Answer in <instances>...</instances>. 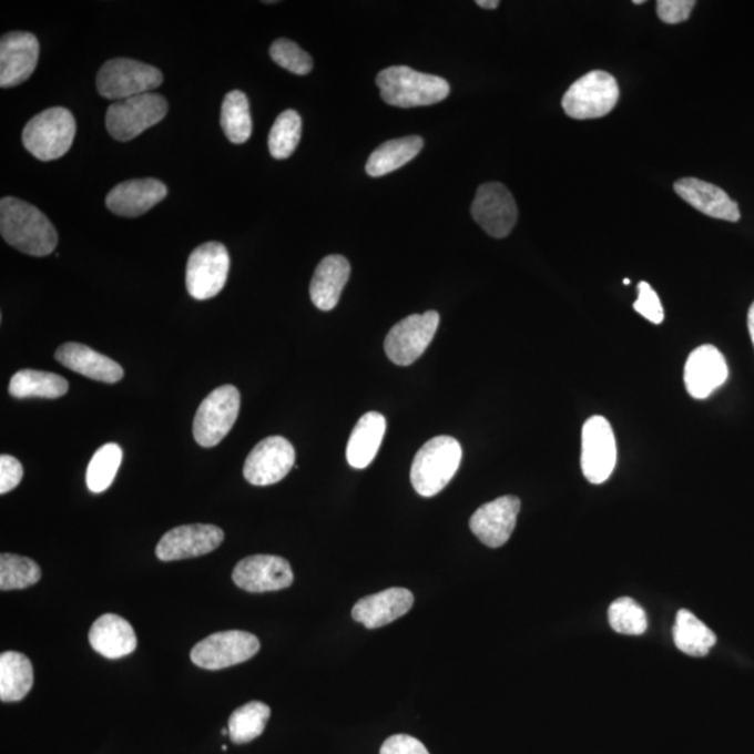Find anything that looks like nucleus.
Masks as SVG:
<instances>
[{"label": "nucleus", "mask_w": 754, "mask_h": 754, "mask_svg": "<svg viewBox=\"0 0 754 754\" xmlns=\"http://www.w3.org/2000/svg\"><path fill=\"white\" fill-rule=\"evenodd\" d=\"M422 147L424 140L419 136L390 140L370 154L366 172L374 177L391 174L393 171L401 169L417 157Z\"/></svg>", "instance_id": "obj_28"}, {"label": "nucleus", "mask_w": 754, "mask_h": 754, "mask_svg": "<svg viewBox=\"0 0 754 754\" xmlns=\"http://www.w3.org/2000/svg\"><path fill=\"white\" fill-rule=\"evenodd\" d=\"M295 449L282 436H271L257 444L244 466V477L255 487L282 481L295 466Z\"/></svg>", "instance_id": "obj_14"}, {"label": "nucleus", "mask_w": 754, "mask_h": 754, "mask_svg": "<svg viewBox=\"0 0 754 754\" xmlns=\"http://www.w3.org/2000/svg\"><path fill=\"white\" fill-rule=\"evenodd\" d=\"M233 580L247 592H268L287 589L294 583V573L284 558L253 554L235 566Z\"/></svg>", "instance_id": "obj_17"}, {"label": "nucleus", "mask_w": 754, "mask_h": 754, "mask_svg": "<svg viewBox=\"0 0 754 754\" xmlns=\"http://www.w3.org/2000/svg\"><path fill=\"white\" fill-rule=\"evenodd\" d=\"M608 619H610L611 628L621 634L640 635L649 628L648 615L643 608L628 597L612 602Z\"/></svg>", "instance_id": "obj_36"}, {"label": "nucleus", "mask_w": 754, "mask_h": 754, "mask_svg": "<svg viewBox=\"0 0 754 754\" xmlns=\"http://www.w3.org/2000/svg\"><path fill=\"white\" fill-rule=\"evenodd\" d=\"M694 7V0H660L656 2V13L664 23L679 24L691 18Z\"/></svg>", "instance_id": "obj_39"}, {"label": "nucleus", "mask_w": 754, "mask_h": 754, "mask_svg": "<svg viewBox=\"0 0 754 754\" xmlns=\"http://www.w3.org/2000/svg\"><path fill=\"white\" fill-rule=\"evenodd\" d=\"M381 99L400 108L427 106L447 99L450 85L439 75L419 73L408 67L381 70L376 78Z\"/></svg>", "instance_id": "obj_2"}, {"label": "nucleus", "mask_w": 754, "mask_h": 754, "mask_svg": "<svg viewBox=\"0 0 754 754\" xmlns=\"http://www.w3.org/2000/svg\"><path fill=\"white\" fill-rule=\"evenodd\" d=\"M633 3H634V4H643V3H644V0H634Z\"/></svg>", "instance_id": "obj_44"}, {"label": "nucleus", "mask_w": 754, "mask_h": 754, "mask_svg": "<svg viewBox=\"0 0 754 754\" xmlns=\"http://www.w3.org/2000/svg\"><path fill=\"white\" fill-rule=\"evenodd\" d=\"M261 650V641L255 634L228 630L208 635L193 648V664L203 670L218 671L224 668L242 664Z\"/></svg>", "instance_id": "obj_10"}, {"label": "nucleus", "mask_w": 754, "mask_h": 754, "mask_svg": "<svg viewBox=\"0 0 754 754\" xmlns=\"http://www.w3.org/2000/svg\"><path fill=\"white\" fill-rule=\"evenodd\" d=\"M55 359L64 368L75 371L96 381L104 384H118L122 380V366L115 360L105 357L93 348L79 343H67L59 347Z\"/></svg>", "instance_id": "obj_23"}, {"label": "nucleus", "mask_w": 754, "mask_h": 754, "mask_svg": "<svg viewBox=\"0 0 754 754\" xmlns=\"http://www.w3.org/2000/svg\"><path fill=\"white\" fill-rule=\"evenodd\" d=\"M412 605V592L397 587L359 600L353 608V618L368 629L384 628L406 615Z\"/></svg>", "instance_id": "obj_22"}, {"label": "nucleus", "mask_w": 754, "mask_h": 754, "mask_svg": "<svg viewBox=\"0 0 754 754\" xmlns=\"http://www.w3.org/2000/svg\"><path fill=\"white\" fill-rule=\"evenodd\" d=\"M163 82L160 69L128 58L111 59L96 74V89L102 99L115 101L153 93Z\"/></svg>", "instance_id": "obj_5"}, {"label": "nucleus", "mask_w": 754, "mask_h": 754, "mask_svg": "<svg viewBox=\"0 0 754 754\" xmlns=\"http://www.w3.org/2000/svg\"><path fill=\"white\" fill-rule=\"evenodd\" d=\"M40 58V42L31 32H8L0 40V88L12 89L31 78Z\"/></svg>", "instance_id": "obj_15"}, {"label": "nucleus", "mask_w": 754, "mask_h": 754, "mask_svg": "<svg viewBox=\"0 0 754 754\" xmlns=\"http://www.w3.org/2000/svg\"><path fill=\"white\" fill-rule=\"evenodd\" d=\"M241 409L240 390L224 385L210 393L193 421V436L202 447H214L233 429Z\"/></svg>", "instance_id": "obj_8"}, {"label": "nucleus", "mask_w": 754, "mask_h": 754, "mask_svg": "<svg viewBox=\"0 0 754 754\" xmlns=\"http://www.w3.org/2000/svg\"><path fill=\"white\" fill-rule=\"evenodd\" d=\"M75 136L73 113L67 108L55 106L38 113L27 123L23 144L27 151L40 161L63 157L72 147Z\"/></svg>", "instance_id": "obj_4"}, {"label": "nucleus", "mask_w": 754, "mask_h": 754, "mask_svg": "<svg viewBox=\"0 0 754 754\" xmlns=\"http://www.w3.org/2000/svg\"><path fill=\"white\" fill-rule=\"evenodd\" d=\"M619 85L611 73L594 70L572 84L563 95L566 115L573 120H597L611 113L619 100Z\"/></svg>", "instance_id": "obj_6"}, {"label": "nucleus", "mask_w": 754, "mask_h": 754, "mask_svg": "<svg viewBox=\"0 0 754 754\" xmlns=\"http://www.w3.org/2000/svg\"><path fill=\"white\" fill-rule=\"evenodd\" d=\"M387 422L384 415L368 412L360 417L357 427L354 428L347 446V460L349 466L363 470L375 460L381 441H384Z\"/></svg>", "instance_id": "obj_26"}, {"label": "nucleus", "mask_w": 754, "mask_h": 754, "mask_svg": "<svg viewBox=\"0 0 754 754\" xmlns=\"http://www.w3.org/2000/svg\"><path fill=\"white\" fill-rule=\"evenodd\" d=\"M520 509V499L510 495L481 506L470 520L473 536L489 548L503 547L513 534Z\"/></svg>", "instance_id": "obj_18"}, {"label": "nucleus", "mask_w": 754, "mask_h": 754, "mask_svg": "<svg viewBox=\"0 0 754 754\" xmlns=\"http://www.w3.org/2000/svg\"><path fill=\"white\" fill-rule=\"evenodd\" d=\"M271 57L274 62L284 69L289 70L291 73L305 75L310 73L314 68V61L309 53H306L295 42L279 38L274 41L271 48Z\"/></svg>", "instance_id": "obj_37"}, {"label": "nucleus", "mask_w": 754, "mask_h": 754, "mask_svg": "<svg viewBox=\"0 0 754 754\" xmlns=\"http://www.w3.org/2000/svg\"><path fill=\"white\" fill-rule=\"evenodd\" d=\"M462 449L455 438L438 436L425 444L411 467L412 487L421 497L432 498L444 490L459 470Z\"/></svg>", "instance_id": "obj_3"}, {"label": "nucleus", "mask_w": 754, "mask_h": 754, "mask_svg": "<svg viewBox=\"0 0 754 754\" xmlns=\"http://www.w3.org/2000/svg\"><path fill=\"white\" fill-rule=\"evenodd\" d=\"M472 218L493 238H506L514 228L519 212L513 195L502 183H483L471 206Z\"/></svg>", "instance_id": "obj_13"}, {"label": "nucleus", "mask_w": 754, "mask_h": 754, "mask_svg": "<svg viewBox=\"0 0 754 754\" xmlns=\"http://www.w3.org/2000/svg\"><path fill=\"white\" fill-rule=\"evenodd\" d=\"M351 266L346 257L330 255L317 264L310 283V299L320 310L336 308L339 296L348 283Z\"/></svg>", "instance_id": "obj_25"}, {"label": "nucleus", "mask_w": 754, "mask_h": 754, "mask_svg": "<svg viewBox=\"0 0 754 754\" xmlns=\"http://www.w3.org/2000/svg\"><path fill=\"white\" fill-rule=\"evenodd\" d=\"M380 754H430L421 741L409 735H393L381 745Z\"/></svg>", "instance_id": "obj_41"}, {"label": "nucleus", "mask_w": 754, "mask_h": 754, "mask_svg": "<svg viewBox=\"0 0 754 754\" xmlns=\"http://www.w3.org/2000/svg\"><path fill=\"white\" fill-rule=\"evenodd\" d=\"M230 267V253L220 242L196 247L187 258V293L197 300L214 298L225 287Z\"/></svg>", "instance_id": "obj_9"}, {"label": "nucleus", "mask_w": 754, "mask_h": 754, "mask_svg": "<svg viewBox=\"0 0 754 754\" xmlns=\"http://www.w3.org/2000/svg\"><path fill=\"white\" fill-rule=\"evenodd\" d=\"M302 133L299 113L288 110L282 113L274 122L268 136V150L276 160H285L293 155L298 147Z\"/></svg>", "instance_id": "obj_35"}, {"label": "nucleus", "mask_w": 754, "mask_h": 754, "mask_svg": "<svg viewBox=\"0 0 754 754\" xmlns=\"http://www.w3.org/2000/svg\"><path fill=\"white\" fill-rule=\"evenodd\" d=\"M89 641L96 653L110 660L122 659L137 648L132 624L113 613H105L96 619L90 629Z\"/></svg>", "instance_id": "obj_24"}, {"label": "nucleus", "mask_w": 754, "mask_h": 754, "mask_svg": "<svg viewBox=\"0 0 754 754\" xmlns=\"http://www.w3.org/2000/svg\"><path fill=\"white\" fill-rule=\"evenodd\" d=\"M617 439L607 418L595 415L587 419L581 434V468L587 481L601 485L617 466Z\"/></svg>", "instance_id": "obj_11"}, {"label": "nucleus", "mask_w": 754, "mask_h": 754, "mask_svg": "<svg viewBox=\"0 0 754 754\" xmlns=\"http://www.w3.org/2000/svg\"><path fill=\"white\" fill-rule=\"evenodd\" d=\"M224 541V531L212 524H188L174 528L161 538L155 554L163 562L203 557L215 551Z\"/></svg>", "instance_id": "obj_16"}, {"label": "nucleus", "mask_w": 754, "mask_h": 754, "mask_svg": "<svg viewBox=\"0 0 754 754\" xmlns=\"http://www.w3.org/2000/svg\"><path fill=\"white\" fill-rule=\"evenodd\" d=\"M23 473V466L18 459L9 455L0 456V493L7 495L18 488Z\"/></svg>", "instance_id": "obj_40"}, {"label": "nucleus", "mask_w": 754, "mask_h": 754, "mask_svg": "<svg viewBox=\"0 0 754 754\" xmlns=\"http://www.w3.org/2000/svg\"><path fill=\"white\" fill-rule=\"evenodd\" d=\"M676 195L700 213L711 218L737 223L741 220L740 206L726 195L723 188L697 177H683L675 183Z\"/></svg>", "instance_id": "obj_21"}, {"label": "nucleus", "mask_w": 754, "mask_h": 754, "mask_svg": "<svg viewBox=\"0 0 754 754\" xmlns=\"http://www.w3.org/2000/svg\"><path fill=\"white\" fill-rule=\"evenodd\" d=\"M122 449L116 444H106L94 452L91 459L85 482L91 492L101 493L111 487L122 462Z\"/></svg>", "instance_id": "obj_33"}, {"label": "nucleus", "mask_w": 754, "mask_h": 754, "mask_svg": "<svg viewBox=\"0 0 754 754\" xmlns=\"http://www.w3.org/2000/svg\"><path fill=\"white\" fill-rule=\"evenodd\" d=\"M169 112V102L163 95L147 93L132 99L113 102L108 108L105 125L118 142H129L151 126L157 125Z\"/></svg>", "instance_id": "obj_7"}, {"label": "nucleus", "mask_w": 754, "mask_h": 754, "mask_svg": "<svg viewBox=\"0 0 754 754\" xmlns=\"http://www.w3.org/2000/svg\"><path fill=\"white\" fill-rule=\"evenodd\" d=\"M477 4L479 8L493 10L499 7L500 2L499 0H478Z\"/></svg>", "instance_id": "obj_43"}, {"label": "nucleus", "mask_w": 754, "mask_h": 754, "mask_svg": "<svg viewBox=\"0 0 754 754\" xmlns=\"http://www.w3.org/2000/svg\"><path fill=\"white\" fill-rule=\"evenodd\" d=\"M272 710L262 702H249L235 710L230 716L228 730L231 741L236 745H245L255 741L266 730Z\"/></svg>", "instance_id": "obj_32"}, {"label": "nucleus", "mask_w": 754, "mask_h": 754, "mask_svg": "<svg viewBox=\"0 0 754 754\" xmlns=\"http://www.w3.org/2000/svg\"><path fill=\"white\" fill-rule=\"evenodd\" d=\"M0 234L7 244L30 256L51 255L58 246V233L50 218L16 197L0 202Z\"/></svg>", "instance_id": "obj_1"}, {"label": "nucleus", "mask_w": 754, "mask_h": 754, "mask_svg": "<svg viewBox=\"0 0 754 754\" xmlns=\"http://www.w3.org/2000/svg\"><path fill=\"white\" fill-rule=\"evenodd\" d=\"M747 327H748V333H751L752 342H753V347H754V302L751 306V309H748V315H747Z\"/></svg>", "instance_id": "obj_42"}, {"label": "nucleus", "mask_w": 754, "mask_h": 754, "mask_svg": "<svg viewBox=\"0 0 754 754\" xmlns=\"http://www.w3.org/2000/svg\"><path fill=\"white\" fill-rule=\"evenodd\" d=\"M673 641L677 650L692 656H704L716 643V635L691 611L677 612L673 626Z\"/></svg>", "instance_id": "obj_30"}, {"label": "nucleus", "mask_w": 754, "mask_h": 754, "mask_svg": "<svg viewBox=\"0 0 754 754\" xmlns=\"http://www.w3.org/2000/svg\"><path fill=\"white\" fill-rule=\"evenodd\" d=\"M638 291L639 298L634 302V310L653 325H661L664 322V308H662L659 294L651 288L649 283L644 282L639 284Z\"/></svg>", "instance_id": "obj_38"}, {"label": "nucleus", "mask_w": 754, "mask_h": 754, "mask_svg": "<svg viewBox=\"0 0 754 754\" xmlns=\"http://www.w3.org/2000/svg\"><path fill=\"white\" fill-rule=\"evenodd\" d=\"M34 671L24 654L7 651L0 655V700L20 702L31 691Z\"/></svg>", "instance_id": "obj_27"}, {"label": "nucleus", "mask_w": 754, "mask_h": 754, "mask_svg": "<svg viewBox=\"0 0 754 754\" xmlns=\"http://www.w3.org/2000/svg\"><path fill=\"white\" fill-rule=\"evenodd\" d=\"M221 126L231 143L244 144L252 136L249 101L242 91H231L221 106Z\"/></svg>", "instance_id": "obj_31"}, {"label": "nucleus", "mask_w": 754, "mask_h": 754, "mask_svg": "<svg viewBox=\"0 0 754 754\" xmlns=\"http://www.w3.org/2000/svg\"><path fill=\"white\" fill-rule=\"evenodd\" d=\"M623 284H626V285H629V284H630V279H629V278H626V279H623Z\"/></svg>", "instance_id": "obj_45"}, {"label": "nucleus", "mask_w": 754, "mask_h": 754, "mask_svg": "<svg viewBox=\"0 0 754 754\" xmlns=\"http://www.w3.org/2000/svg\"><path fill=\"white\" fill-rule=\"evenodd\" d=\"M728 379V365L714 346H702L689 355L685 366V385L689 395L704 400Z\"/></svg>", "instance_id": "obj_19"}, {"label": "nucleus", "mask_w": 754, "mask_h": 754, "mask_svg": "<svg viewBox=\"0 0 754 754\" xmlns=\"http://www.w3.org/2000/svg\"><path fill=\"white\" fill-rule=\"evenodd\" d=\"M169 188L154 177L120 183L105 198L106 207L121 217H139L163 202Z\"/></svg>", "instance_id": "obj_20"}, {"label": "nucleus", "mask_w": 754, "mask_h": 754, "mask_svg": "<svg viewBox=\"0 0 754 754\" xmlns=\"http://www.w3.org/2000/svg\"><path fill=\"white\" fill-rule=\"evenodd\" d=\"M439 323L440 316L435 310L411 315L398 322L385 339L387 357L396 365L414 364L432 343Z\"/></svg>", "instance_id": "obj_12"}, {"label": "nucleus", "mask_w": 754, "mask_h": 754, "mask_svg": "<svg viewBox=\"0 0 754 754\" xmlns=\"http://www.w3.org/2000/svg\"><path fill=\"white\" fill-rule=\"evenodd\" d=\"M41 579V569L34 560L19 554L3 553L0 557V590H23Z\"/></svg>", "instance_id": "obj_34"}, {"label": "nucleus", "mask_w": 754, "mask_h": 754, "mask_svg": "<svg viewBox=\"0 0 754 754\" xmlns=\"http://www.w3.org/2000/svg\"><path fill=\"white\" fill-rule=\"evenodd\" d=\"M69 391V384L64 377L51 371L24 369L14 374L9 384V395L14 398H55L63 397Z\"/></svg>", "instance_id": "obj_29"}]
</instances>
